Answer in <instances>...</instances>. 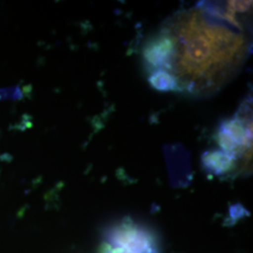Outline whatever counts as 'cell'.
<instances>
[{"label": "cell", "mask_w": 253, "mask_h": 253, "mask_svg": "<svg viewBox=\"0 0 253 253\" xmlns=\"http://www.w3.org/2000/svg\"><path fill=\"white\" fill-rule=\"evenodd\" d=\"M170 30L176 41L171 73H176L182 91H196L198 81L211 84L219 71L225 74L243 57V37L208 25L199 12L181 17L175 30Z\"/></svg>", "instance_id": "cell-1"}, {"label": "cell", "mask_w": 253, "mask_h": 253, "mask_svg": "<svg viewBox=\"0 0 253 253\" xmlns=\"http://www.w3.org/2000/svg\"><path fill=\"white\" fill-rule=\"evenodd\" d=\"M176 50V41L170 28L165 27L145 42L143 47V58L148 72L164 70L172 71Z\"/></svg>", "instance_id": "cell-2"}, {"label": "cell", "mask_w": 253, "mask_h": 253, "mask_svg": "<svg viewBox=\"0 0 253 253\" xmlns=\"http://www.w3.org/2000/svg\"><path fill=\"white\" fill-rule=\"evenodd\" d=\"M202 164L205 170L214 175L222 176L234 171L237 157L220 149H210L202 155Z\"/></svg>", "instance_id": "cell-3"}, {"label": "cell", "mask_w": 253, "mask_h": 253, "mask_svg": "<svg viewBox=\"0 0 253 253\" xmlns=\"http://www.w3.org/2000/svg\"><path fill=\"white\" fill-rule=\"evenodd\" d=\"M148 82L156 90L175 93L183 92L176 76L164 70H157L152 72L148 77Z\"/></svg>", "instance_id": "cell-4"}]
</instances>
